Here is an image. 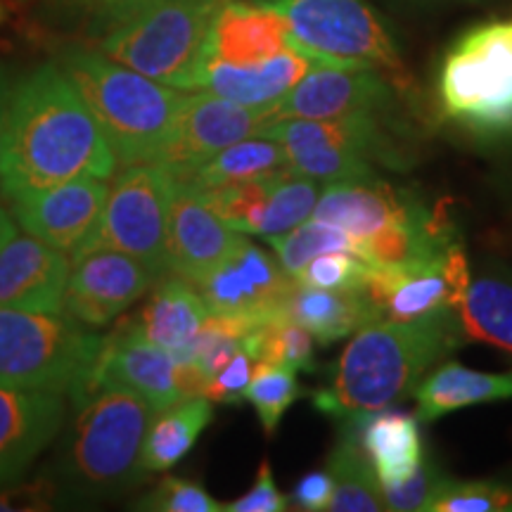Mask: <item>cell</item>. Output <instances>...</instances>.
Listing matches in <instances>:
<instances>
[{
  "label": "cell",
  "instance_id": "f6af8a7d",
  "mask_svg": "<svg viewBox=\"0 0 512 512\" xmlns=\"http://www.w3.org/2000/svg\"><path fill=\"white\" fill-rule=\"evenodd\" d=\"M17 233V221L12 219V211L5 207L3 190H0V247Z\"/></svg>",
  "mask_w": 512,
  "mask_h": 512
},
{
  "label": "cell",
  "instance_id": "484cf974",
  "mask_svg": "<svg viewBox=\"0 0 512 512\" xmlns=\"http://www.w3.org/2000/svg\"><path fill=\"white\" fill-rule=\"evenodd\" d=\"M467 342H484L512 354V268L489 266L470 275L456 309Z\"/></svg>",
  "mask_w": 512,
  "mask_h": 512
},
{
  "label": "cell",
  "instance_id": "9a60e30c",
  "mask_svg": "<svg viewBox=\"0 0 512 512\" xmlns=\"http://www.w3.org/2000/svg\"><path fill=\"white\" fill-rule=\"evenodd\" d=\"M294 278L285 273L278 259L240 235L230 254L195 283L209 311L216 316L268 318L283 311Z\"/></svg>",
  "mask_w": 512,
  "mask_h": 512
},
{
  "label": "cell",
  "instance_id": "7402d4cb",
  "mask_svg": "<svg viewBox=\"0 0 512 512\" xmlns=\"http://www.w3.org/2000/svg\"><path fill=\"white\" fill-rule=\"evenodd\" d=\"M337 422L339 430L351 434L366 451L380 486L403 484L422 465V439L415 415L389 406Z\"/></svg>",
  "mask_w": 512,
  "mask_h": 512
},
{
  "label": "cell",
  "instance_id": "7bdbcfd3",
  "mask_svg": "<svg viewBox=\"0 0 512 512\" xmlns=\"http://www.w3.org/2000/svg\"><path fill=\"white\" fill-rule=\"evenodd\" d=\"M332 491H335V482H332L330 472H309V475L299 479L297 486H294L292 503L297 510L306 512L328 510Z\"/></svg>",
  "mask_w": 512,
  "mask_h": 512
},
{
  "label": "cell",
  "instance_id": "bcb514c9",
  "mask_svg": "<svg viewBox=\"0 0 512 512\" xmlns=\"http://www.w3.org/2000/svg\"><path fill=\"white\" fill-rule=\"evenodd\" d=\"M5 19V8H3V3H0V22H3Z\"/></svg>",
  "mask_w": 512,
  "mask_h": 512
},
{
  "label": "cell",
  "instance_id": "60d3db41",
  "mask_svg": "<svg viewBox=\"0 0 512 512\" xmlns=\"http://www.w3.org/2000/svg\"><path fill=\"white\" fill-rule=\"evenodd\" d=\"M254 366V358L245 349H238L235 356L226 363V368L214 380L207 382V387L202 389V396H207L211 403H240L245 399Z\"/></svg>",
  "mask_w": 512,
  "mask_h": 512
},
{
  "label": "cell",
  "instance_id": "ac0fdd59",
  "mask_svg": "<svg viewBox=\"0 0 512 512\" xmlns=\"http://www.w3.org/2000/svg\"><path fill=\"white\" fill-rule=\"evenodd\" d=\"M72 256L29 233H15L0 247V306L60 313Z\"/></svg>",
  "mask_w": 512,
  "mask_h": 512
},
{
  "label": "cell",
  "instance_id": "4316f807",
  "mask_svg": "<svg viewBox=\"0 0 512 512\" xmlns=\"http://www.w3.org/2000/svg\"><path fill=\"white\" fill-rule=\"evenodd\" d=\"M413 394L418 399L420 420L432 422L467 406L512 399V373H479L460 363H444L425 375Z\"/></svg>",
  "mask_w": 512,
  "mask_h": 512
},
{
  "label": "cell",
  "instance_id": "f546056e",
  "mask_svg": "<svg viewBox=\"0 0 512 512\" xmlns=\"http://www.w3.org/2000/svg\"><path fill=\"white\" fill-rule=\"evenodd\" d=\"M328 472L335 482L328 510L337 512H377L387 510L380 479L361 444L351 434L339 430V439L328 456Z\"/></svg>",
  "mask_w": 512,
  "mask_h": 512
},
{
  "label": "cell",
  "instance_id": "5bb4252c",
  "mask_svg": "<svg viewBox=\"0 0 512 512\" xmlns=\"http://www.w3.org/2000/svg\"><path fill=\"white\" fill-rule=\"evenodd\" d=\"M102 382L133 389L150 401L157 413L185 399L183 366L145 335L138 320H124L112 335L102 337L83 392Z\"/></svg>",
  "mask_w": 512,
  "mask_h": 512
},
{
  "label": "cell",
  "instance_id": "6da1fadb",
  "mask_svg": "<svg viewBox=\"0 0 512 512\" xmlns=\"http://www.w3.org/2000/svg\"><path fill=\"white\" fill-rule=\"evenodd\" d=\"M117 171L98 121L55 60L15 81L0 152L5 200L81 176L110 181Z\"/></svg>",
  "mask_w": 512,
  "mask_h": 512
},
{
  "label": "cell",
  "instance_id": "d6a6232c",
  "mask_svg": "<svg viewBox=\"0 0 512 512\" xmlns=\"http://www.w3.org/2000/svg\"><path fill=\"white\" fill-rule=\"evenodd\" d=\"M266 240L268 245L275 249V259L280 261L285 273L294 280L299 278L304 266L320 254L351 252L361 256V242H358L354 235H349L347 230L337 226H330V223L325 221L313 219V216L304 223H299L297 228L280 235H271V238Z\"/></svg>",
  "mask_w": 512,
  "mask_h": 512
},
{
  "label": "cell",
  "instance_id": "7c38bea8",
  "mask_svg": "<svg viewBox=\"0 0 512 512\" xmlns=\"http://www.w3.org/2000/svg\"><path fill=\"white\" fill-rule=\"evenodd\" d=\"M159 278L164 275L145 261L114 249L76 254L72 256L62 311L86 328H105L152 290Z\"/></svg>",
  "mask_w": 512,
  "mask_h": 512
},
{
  "label": "cell",
  "instance_id": "7dc6e473",
  "mask_svg": "<svg viewBox=\"0 0 512 512\" xmlns=\"http://www.w3.org/2000/svg\"><path fill=\"white\" fill-rule=\"evenodd\" d=\"M510 27H512V22H510Z\"/></svg>",
  "mask_w": 512,
  "mask_h": 512
},
{
  "label": "cell",
  "instance_id": "9c48e42d",
  "mask_svg": "<svg viewBox=\"0 0 512 512\" xmlns=\"http://www.w3.org/2000/svg\"><path fill=\"white\" fill-rule=\"evenodd\" d=\"M174 178L162 164H133L114 174L98 226L76 254L114 249L145 261L157 273H169V242Z\"/></svg>",
  "mask_w": 512,
  "mask_h": 512
},
{
  "label": "cell",
  "instance_id": "603a6c76",
  "mask_svg": "<svg viewBox=\"0 0 512 512\" xmlns=\"http://www.w3.org/2000/svg\"><path fill=\"white\" fill-rule=\"evenodd\" d=\"M209 316L211 311L200 290L181 275L166 273L157 280L138 323L152 342L169 351L181 366H188L197 335Z\"/></svg>",
  "mask_w": 512,
  "mask_h": 512
},
{
  "label": "cell",
  "instance_id": "8fae6325",
  "mask_svg": "<svg viewBox=\"0 0 512 512\" xmlns=\"http://www.w3.org/2000/svg\"><path fill=\"white\" fill-rule=\"evenodd\" d=\"M273 107H247L204 91L185 93L174 133L157 164L174 178L190 174L223 147L259 136L271 126Z\"/></svg>",
  "mask_w": 512,
  "mask_h": 512
},
{
  "label": "cell",
  "instance_id": "e0dca14e",
  "mask_svg": "<svg viewBox=\"0 0 512 512\" xmlns=\"http://www.w3.org/2000/svg\"><path fill=\"white\" fill-rule=\"evenodd\" d=\"M64 418V394L0 387V489L24 479L60 434Z\"/></svg>",
  "mask_w": 512,
  "mask_h": 512
},
{
  "label": "cell",
  "instance_id": "f35d334b",
  "mask_svg": "<svg viewBox=\"0 0 512 512\" xmlns=\"http://www.w3.org/2000/svg\"><path fill=\"white\" fill-rule=\"evenodd\" d=\"M60 508H69V501L55 479L48 477L46 472L31 482L19 479V482L0 489V512H41Z\"/></svg>",
  "mask_w": 512,
  "mask_h": 512
},
{
  "label": "cell",
  "instance_id": "52a82bcc",
  "mask_svg": "<svg viewBox=\"0 0 512 512\" xmlns=\"http://www.w3.org/2000/svg\"><path fill=\"white\" fill-rule=\"evenodd\" d=\"M441 110L484 138L512 133V27L491 22L467 31L439 72Z\"/></svg>",
  "mask_w": 512,
  "mask_h": 512
},
{
  "label": "cell",
  "instance_id": "4dcf8cb0",
  "mask_svg": "<svg viewBox=\"0 0 512 512\" xmlns=\"http://www.w3.org/2000/svg\"><path fill=\"white\" fill-rule=\"evenodd\" d=\"M34 17L67 34L81 36V41H98L119 27L124 19L136 15L150 0H17Z\"/></svg>",
  "mask_w": 512,
  "mask_h": 512
},
{
  "label": "cell",
  "instance_id": "d4e9b609",
  "mask_svg": "<svg viewBox=\"0 0 512 512\" xmlns=\"http://www.w3.org/2000/svg\"><path fill=\"white\" fill-rule=\"evenodd\" d=\"M283 309L323 347L356 335L358 330L377 320L363 287L361 290H320V287L294 280Z\"/></svg>",
  "mask_w": 512,
  "mask_h": 512
},
{
  "label": "cell",
  "instance_id": "2e32d148",
  "mask_svg": "<svg viewBox=\"0 0 512 512\" xmlns=\"http://www.w3.org/2000/svg\"><path fill=\"white\" fill-rule=\"evenodd\" d=\"M107 192L105 178L81 176L12 200L10 211L24 233L72 256L98 226Z\"/></svg>",
  "mask_w": 512,
  "mask_h": 512
},
{
  "label": "cell",
  "instance_id": "d6986e66",
  "mask_svg": "<svg viewBox=\"0 0 512 512\" xmlns=\"http://www.w3.org/2000/svg\"><path fill=\"white\" fill-rule=\"evenodd\" d=\"M240 235L226 226L214 209H209L200 192L174 181L169 242H166L169 273L181 275L192 285L200 283L238 245Z\"/></svg>",
  "mask_w": 512,
  "mask_h": 512
},
{
  "label": "cell",
  "instance_id": "83f0119b",
  "mask_svg": "<svg viewBox=\"0 0 512 512\" xmlns=\"http://www.w3.org/2000/svg\"><path fill=\"white\" fill-rule=\"evenodd\" d=\"M214 420V403L207 396H185L155 415L143 444V465L150 475L169 472L192 451L200 434Z\"/></svg>",
  "mask_w": 512,
  "mask_h": 512
},
{
  "label": "cell",
  "instance_id": "4fadbf2b",
  "mask_svg": "<svg viewBox=\"0 0 512 512\" xmlns=\"http://www.w3.org/2000/svg\"><path fill=\"white\" fill-rule=\"evenodd\" d=\"M392 105L389 79L375 69L316 62L273 105L271 124L283 119L380 117Z\"/></svg>",
  "mask_w": 512,
  "mask_h": 512
},
{
  "label": "cell",
  "instance_id": "ffe728a7",
  "mask_svg": "<svg viewBox=\"0 0 512 512\" xmlns=\"http://www.w3.org/2000/svg\"><path fill=\"white\" fill-rule=\"evenodd\" d=\"M309 55L297 48L256 64H228L202 60L192 76L190 91H204L247 107H273L313 67Z\"/></svg>",
  "mask_w": 512,
  "mask_h": 512
},
{
  "label": "cell",
  "instance_id": "3957f363",
  "mask_svg": "<svg viewBox=\"0 0 512 512\" xmlns=\"http://www.w3.org/2000/svg\"><path fill=\"white\" fill-rule=\"evenodd\" d=\"M74 415L64 427L55 458L46 467L69 508L126 496L150 477L143 444L155 406L133 389L102 382L72 399Z\"/></svg>",
  "mask_w": 512,
  "mask_h": 512
},
{
  "label": "cell",
  "instance_id": "44dd1931",
  "mask_svg": "<svg viewBox=\"0 0 512 512\" xmlns=\"http://www.w3.org/2000/svg\"><path fill=\"white\" fill-rule=\"evenodd\" d=\"M292 48L280 12L254 0H223L211 24L202 60L256 64Z\"/></svg>",
  "mask_w": 512,
  "mask_h": 512
},
{
  "label": "cell",
  "instance_id": "836d02e7",
  "mask_svg": "<svg viewBox=\"0 0 512 512\" xmlns=\"http://www.w3.org/2000/svg\"><path fill=\"white\" fill-rule=\"evenodd\" d=\"M323 188V183L302 174H294L292 169L280 171L273 178L271 190L266 195L256 235L259 238H271V235L287 233V230L297 228L299 223L311 219Z\"/></svg>",
  "mask_w": 512,
  "mask_h": 512
},
{
  "label": "cell",
  "instance_id": "e575fe53",
  "mask_svg": "<svg viewBox=\"0 0 512 512\" xmlns=\"http://www.w3.org/2000/svg\"><path fill=\"white\" fill-rule=\"evenodd\" d=\"M302 396L304 389L297 382V373L290 368L273 366V363H256L245 392V399L254 406L266 434L278 430L287 408Z\"/></svg>",
  "mask_w": 512,
  "mask_h": 512
},
{
  "label": "cell",
  "instance_id": "30bf717a",
  "mask_svg": "<svg viewBox=\"0 0 512 512\" xmlns=\"http://www.w3.org/2000/svg\"><path fill=\"white\" fill-rule=\"evenodd\" d=\"M470 275L465 249L458 240L432 259L370 266L363 292L377 320H413L439 311H456Z\"/></svg>",
  "mask_w": 512,
  "mask_h": 512
},
{
  "label": "cell",
  "instance_id": "b9f144b4",
  "mask_svg": "<svg viewBox=\"0 0 512 512\" xmlns=\"http://www.w3.org/2000/svg\"><path fill=\"white\" fill-rule=\"evenodd\" d=\"M290 508V498L275 484L271 465L261 463L259 475L254 479V486L238 501L223 503V512H283Z\"/></svg>",
  "mask_w": 512,
  "mask_h": 512
},
{
  "label": "cell",
  "instance_id": "7a4b0ae2",
  "mask_svg": "<svg viewBox=\"0 0 512 512\" xmlns=\"http://www.w3.org/2000/svg\"><path fill=\"white\" fill-rule=\"evenodd\" d=\"M465 342L456 311L413 320H375L347 344L330 387L313 394V408L344 420L394 406Z\"/></svg>",
  "mask_w": 512,
  "mask_h": 512
},
{
  "label": "cell",
  "instance_id": "1f68e13d",
  "mask_svg": "<svg viewBox=\"0 0 512 512\" xmlns=\"http://www.w3.org/2000/svg\"><path fill=\"white\" fill-rule=\"evenodd\" d=\"M313 342L316 339L311 337V332L287 316L283 309L261 320L242 339V349L254 358V363H273V366L290 368L294 373H313L316 370Z\"/></svg>",
  "mask_w": 512,
  "mask_h": 512
},
{
  "label": "cell",
  "instance_id": "d590c367",
  "mask_svg": "<svg viewBox=\"0 0 512 512\" xmlns=\"http://www.w3.org/2000/svg\"><path fill=\"white\" fill-rule=\"evenodd\" d=\"M512 486L494 479L453 482L446 479L427 505V512H510Z\"/></svg>",
  "mask_w": 512,
  "mask_h": 512
},
{
  "label": "cell",
  "instance_id": "277c9868",
  "mask_svg": "<svg viewBox=\"0 0 512 512\" xmlns=\"http://www.w3.org/2000/svg\"><path fill=\"white\" fill-rule=\"evenodd\" d=\"M55 64L98 121L119 169L159 162L185 91L150 79L83 41L57 48Z\"/></svg>",
  "mask_w": 512,
  "mask_h": 512
},
{
  "label": "cell",
  "instance_id": "74e56055",
  "mask_svg": "<svg viewBox=\"0 0 512 512\" xmlns=\"http://www.w3.org/2000/svg\"><path fill=\"white\" fill-rule=\"evenodd\" d=\"M370 271L368 261L351 252H328L311 259L299 273V283L320 290H361Z\"/></svg>",
  "mask_w": 512,
  "mask_h": 512
},
{
  "label": "cell",
  "instance_id": "ba28073f",
  "mask_svg": "<svg viewBox=\"0 0 512 512\" xmlns=\"http://www.w3.org/2000/svg\"><path fill=\"white\" fill-rule=\"evenodd\" d=\"M280 12L290 43L313 62L375 69L408 88V72L382 19L363 0H254Z\"/></svg>",
  "mask_w": 512,
  "mask_h": 512
},
{
  "label": "cell",
  "instance_id": "ab89813d",
  "mask_svg": "<svg viewBox=\"0 0 512 512\" xmlns=\"http://www.w3.org/2000/svg\"><path fill=\"white\" fill-rule=\"evenodd\" d=\"M446 479L448 477L441 472L437 463H425L422 460L418 472L411 479L396 486H382L384 505H387V510L427 512V505H430L434 494H437Z\"/></svg>",
  "mask_w": 512,
  "mask_h": 512
},
{
  "label": "cell",
  "instance_id": "ee69618b",
  "mask_svg": "<svg viewBox=\"0 0 512 512\" xmlns=\"http://www.w3.org/2000/svg\"><path fill=\"white\" fill-rule=\"evenodd\" d=\"M12 88H15V79L10 76V69L0 62V152H3V138H5V124H8Z\"/></svg>",
  "mask_w": 512,
  "mask_h": 512
},
{
  "label": "cell",
  "instance_id": "cb8c5ba5",
  "mask_svg": "<svg viewBox=\"0 0 512 512\" xmlns=\"http://www.w3.org/2000/svg\"><path fill=\"white\" fill-rule=\"evenodd\" d=\"M413 207V200H401L392 185L373 178L325 185L311 216L347 230L358 242H363L389 223L403 219Z\"/></svg>",
  "mask_w": 512,
  "mask_h": 512
},
{
  "label": "cell",
  "instance_id": "5b68a950",
  "mask_svg": "<svg viewBox=\"0 0 512 512\" xmlns=\"http://www.w3.org/2000/svg\"><path fill=\"white\" fill-rule=\"evenodd\" d=\"M102 337L67 313L0 306V387L79 396Z\"/></svg>",
  "mask_w": 512,
  "mask_h": 512
},
{
  "label": "cell",
  "instance_id": "8992f818",
  "mask_svg": "<svg viewBox=\"0 0 512 512\" xmlns=\"http://www.w3.org/2000/svg\"><path fill=\"white\" fill-rule=\"evenodd\" d=\"M223 0H150L95 48L136 72L178 91H190Z\"/></svg>",
  "mask_w": 512,
  "mask_h": 512
},
{
  "label": "cell",
  "instance_id": "f1b7e54d",
  "mask_svg": "<svg viewBox=\"0 0 512 512\" xmlns=\"http://www.w3.org/2000/svg\"><path fill=\"white\" fill-rule=\"evenodd\" d=\"M285 169H290L285 147L268 136H252L223 147L221 152H216L207 162L192 169L190 174L171 178L192 190L204 192L228 183L256 181V178L280 174Z\"/></svg>",
  "mask_w": 512,
  "mask_h": 512
},
{
  "label": "cell",
  "instance_id": "8d00e7d4",
  "mask_svg": "<svg viewBox=\"0 0 512 512\" xmlns=\"http://www.w3.org/2000/svg\"><path fill=\"white\" fill-rule=\"evenodd\" d=\"M133 510L143 512H223V503L216 501L200 484L181 477H164L155 489L133 503Z\"/></svg>",
  "mask_w": 512,
  "mask_h": 512
}]
</instances>
